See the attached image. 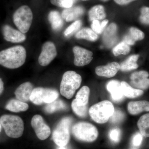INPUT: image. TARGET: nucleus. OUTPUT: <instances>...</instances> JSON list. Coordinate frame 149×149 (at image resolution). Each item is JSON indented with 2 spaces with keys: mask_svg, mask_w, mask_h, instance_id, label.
Here are the masks:
<instances>
[{
  "mask_svg": "<svg viewBox=\"0 0 149 149\" xmlns=\"http://www.w3.org/2000/svg\"><path fill=\"white\" fill-rule=\"evenodd\" d=\"M26 58V50L22 46H15L0 52V65L10 69L22 66Z\"/></svg>",
  "mask_w": 149,
  "mask_h": 149,
  "instance_id": "1",
  "label": "nucleus"
},
{
  "mask_svg": "<svg viewBox=\"0 0 149 149\" xmlns=\"http://www.w3.org/2000/svg\"><path fill=\"white\" fill-rule=\"evenodd\" d=\"M0 123L8 137L17 139L23 134L24 123L19 116L13 115H4L0 118Z\"/></svg>",
  "mask_w": 149,
  "mask_h": 149,
  "instance_id": "2",
  "label": "nucleus"
},
{
  "mask_svg": "<svg viewBox=\"0 0 149 149\" xmlns=\"http://www.w3.org/2000/svg\"><path fill=\"white\" fill-rule=\"evenodd\" d=\"M82 77L80 74L73 71H67L63 74L61 83V94L67 99H71L80 87Z\"/></svg>",
  "mask_w": 149,
  "mask_h": 149,
  "instance_id": "3",
  "label": "nucleus"
},
{
  "mask_svg": "<svg viewBox=\"0 0 149 149\" xmlns=\"http://www.w3.org/2000/svg\"><path fill=\"white\" fill-rule=\"evenodd\" d=\"M114 109L111 102L104 100L91 107L89 112L93 120L97 123L103 124L109 120L113 114Z\"/></svg>",
  "mask_w": 149,
  "mask_h": 149,
  "instance_id": "4",
  "label": "nucleus"
},
{
  "mask_svg": "<svg viewBox=\"0 0 149 149\" xmlns=\"http://www.w3.org/2000/svg\"><path fill=\"white\" fill-rule=\"evenodd\" d=\"M72 133L74 138L82 142L91 143L98 136L97 129L93 124L86 122H80L73 125Z\"/></svg>",
  "mask_w": 149,
  "mask_h": 149,
  "instance_id": "5",
  "label": "nucleus"
},
{
  "mask_svg": "<svg viewBox=\"0 0 149 149\" xmlns=\"http://www.w3.org/2000/svg\"><path fill=\"white\" fill-rule=\"evenodd\" d=\"M72 120L70 117H65L58 123L53 133L54 142L59 147H65L70 139V128Z\"/></svg>",
  "mask_w": 149,
  "mask_h": 149,
  "instance_id": "6",
  "label": "nucleus"
},
{
  "mask_svg": "<svg viewBox=\"0 0 149 149\" xmlns=\"http://www.w3.org/2000/svg\"><path fill=\"white\" fill-rule=\"evenodd\" d=\"M13 21L19 31L23 33L29 31L33 19V13L29 6L24 5L17 9L14 13Z\"/></svg>",
  "mask_w": 149,
  "mask_h": 149,
  "instance_id": "7",
  "label": "nucleus"
},
{
  "mask_svg": "<svg viewBox=\"0 0 149 149\" xmlns=\"http://www.w3.org/2000/svg\"><path fill=\"white\" fill-rule=\"evenodd\" d=\"M58 95V92L55 89L38 87L33 89L30 100L37 105L49 104L56 100Z\"/></svg>",
  "mask_w": 149,
  "mask_h": 149,
  "instance_id": "8",
  "label": "nucleus"
},
{
  "mask_svg": "<svg viewBox=\"0 0 149 149\" xmlns=\"http://www.w3.org/2000/svg\"><path fill=\"white\" fill-rule=\"evenodd\" d=\"M31 125L38 139L42 141L49 138L51 134L50 127L40 115H35L31 120Z\"/></svg>",
  "mask_w": 149,
  "mask_h": 149,
  "instance_id": "9",
  "label": "nucleus"
},
{
  "mask_svg": "<svg viewBox=\"0 0 149 149\" xmlns=\"http://www.w3.org/2000/svg\"><path fill=\"white\" fill-rule=\"evenodd\" d=\"M56 46L52 42H46L43 45L42 52L38 58L39 64L43 66L48 65L56 56Z\"/></svg>",
  "mask_w": 149,
  "mask_h": 149,
  "instance_id": "10",
  "label": "nucleus"
},
{
  "mask_svg": "<svg viewBox=\"0 0 149 149\" xmlns=\"http://www.w3.org/2000/svg\"><path fill=\"white\" fill-rule=\"evenodd\" d=\"M148 72L144 70L136 71L130 76V84L135 89L146 90L149 88Z\"/></svg>",
  "mask_w": 149,
  "mask_h": 149,
  "instance_id": "11",
  "label": "nucleus"
},
{
  "mask_svg": "<svg viewBox=\"0 0 149 149\" xmlns=\"http://www.w3.org/2000/svg\"><path fill=\"white\" fill-rule=\"evenodd\" d=\"M74 54V63L77 66H84L87 65L93 59V53L81 47L75 46L73 48Z\"/></svg>",
  "mask_w": 149,
  "mask_h": 149,
  "instance_id": "12",
  "label": "nucleus"
},
{
  "mask_svg": "<svg viewBox=\"0 0 149 149\" xmlns=\"http://www.w3.org/2000/svg\"><path fill=\"white\" fill-rule=\"evenodd\" d=\"M3 34L5 40L13 43H20L26 40V36L20 31L12 28L8 25L3 27Z\"/></svg>",
  "mask_w": 149,
  "mask_h": 149,
  "instance_id": "13",
  "label": "nucleus"
},
{
  "mask_svg": "<svg viewBox=\"0 0 149 149\" xmlns=\"http://www.w3.org/2000/svg\"><path fill=\"white\" fill-rule=\"evenodd\" d=\"M119 70L120 65L117 62H113L106 65L97 67L95 72L99 76L110 78L114 76Z\"/></svg>",
  "mask_w": 149,
  "mask_h": 149,
  "instance_id": "14",
  "label": "nucleus"
},
{
  "mask_svg": "<svg viewBox=\"0 0 149 149\" xmlns=\"http://www.w3.org/2000/svg\"><path fill=\"white\" fill-rule=\"evenodd\" d=\"M108 91L110 93L113 100L116 102L122 101L125 96L123 93L120 82L117 80H111L107 85Z\"/></svg>",
  "mask_w": 149,
  "mask_h": 149,
  "instance_id": "15",
  "label": "nucleus"
},
{
  "mask_svg": "<svg viewBox=\"0 0 149 149\" xmlns=\"http://www.w3.org/2000/svg\"><path fill=\"white\" fill-rule=\"evenodd\" d=\"M33 90V86L30 82L22 83L17 88L15 92L17 99L24 102L30 100V96Z\"/></svg>",
  "mask_w": 149,
  "mask_h": 149,
  "instance_id": "16",
  "label": "nucleus"
},
{
  "mask_svg": "<svg viewBox=\"0 0 149 149\" xmlns=\"http://www.w3.org/2000/svg\"><path fill=\"white\" fill-rule=\"evenodd\" d=\"M85 9L81 6H74L65 9L62 13V18L67 22L73 21L83 15Z\"/></svg>",
  "mask_w": 149,
  "mask_h": 149,
  "instance_id": "17",
  "label": "nucleus"
},
{
  "mask_svg": "<svg viewBox=\"0 0 149 149\" xmlns=\"http://www.w3.org/2000/svg\"><path fill=\"white\" fill-rule=\"evenodd\" d=\"M117 27L116 24L111 23L104 32L103 40L106 45L111 47L113 45L117 40Z\"/></svg>",
  "mask_w": 149,
  "mask_h": 149,
  "instance_id": "18",
  "label": "nucleus"
},
{
  "mask_svg": "<svg viewBox=\"0 0 149 149\" xmlns=\"http://www.w3.org/2000/svg\"><path fill=\"white\" fill-rule=\"evenodd\" d=\"M145 34L141 30L135 27H130L129 33L123 37V42L128 45H133L136 41L143 40Z\"/></svg>",
  "mask_w": 149,
  "mask_h": 149,
  "instance_id": "19",
  "label": "nucleus"
},
{
  "mask_svg": "<svg viewBox=\"0 0 149 149\" xmlns=\"http://www.w3.org/2000/svg\"><path fill=\"white\" fill-rule=\"evenodd\" d=\"M128 110L132 115H137L143 111H149V102L147 101L130 102L128 105Z\"/></svg>",
  "mask_w": 149,
  "mask_h": 149,
  "instance_id": "20",
  "label": "nucleus"
},
{
  "mask_svg": "<svg viewBox=\"0 0 149 149\" xmlns=\"http://www.w3.org/2000/svg\"><path fill=\"white\" fill-rule=\"evenodd\" d=\"M120 85L123 95L128 98L138 97L143 94V91L142 90L132 88L128 83L124 81L120 82Z\"/></svg>",
  "mask_w": 149,
  "mask_h": 149,
  "instance_id": "21",
  "label": "nucleus"
},
{
  "mask_svg": "<svg viewBox=\"0 0 149 149\" xmlns=\"http://www.w3.org/2000/svg\"><path fill=\"white\" fill-rule=\"evenodd\" d=\"M6 108L13 112H19L26 111L29 108V105L17 99H12L6 105Z\"/></svg>",
  "mask_w": 149,
  "mask_h": 149,
  "instance_id": "22",
  "label": "nucleus"
},
{
  "mask_svg": "<svg viewBox=\"0 0 149 149\" xmlns=\"http://www.w3.org/2000/svg\"><path fill=\"white\" fill-rule=\"evenodd\" d=\"M106 13L103 6L98 5L93 7L88 12V16L90 21L100 20L106 17Z\"/></svg>",
  "mask_w": 149,
  "mask_h": 149,
  "instance_id": "23",
  "label": "nucleus"
},
{
  "mask_svg": "<svg viewBox=\"0 0 149 149\" xmlns=\"http://www.w3.org/2000/svg\"><path fill=\"white\" fill-rule=\"evenodd\" d=\"M48 19L53 30L58 31L63 26L62 17L57 11H51L48 15Z\"/></svg>",
  "mask_w": 149,
  "mask_h": 149,
  "instance_id": "24",
  "label": "nucleus"
},
{
  "mask_svg": "<svg viewBox=\"0 0 149 149\" xmlns=\"http://www.w3.org/2000/svg\"><path fill=\"white\" fill-rule=\"evenodd\" d=\"M139 56V55L130 56L120 64V70L122 71H129L137 69L139 67L137 61Z\"/></svg>",
  "mask_w": 149,
  "mask_h": 149,
  "instance_id": "25",
  "label": "nucleus"
},
{
  "mask_svg": "<svg viewBox=\"0 0 149 149\" xmlns=\"http://www.w3.org/2000/svg\"><path fill=\"white\" fill-rule=\"evenodd\" d=\"M67 109L66 104L61 100H56L48 104L45 107L44 111L46 113H54L58 111L65 110Z\"/></svg>",
  "mask_w": 149,
  "mask_h": 149,
  "instance_id": "26",
  "label": "nucleus"
},
{
  "mask_svg": "<svg viewBox=\"0 0 149 149\" xmlns=\"http://www.w3.org/2000/svg\"><path fill=\"white\" fill-rule=\"evenodd\" d=\"M90 94V88L87 86H83L77 92L75 97L77 104L80 106L87 105Z\"/></svg>",
  "mask_w": 149,
  "mask_h": 149,
  "instance_id": "27",
  "label": "nucleus"
},
{
  "mask_svg": "<svg viewBox=\"0 0 149 149\" xmlns=\"http://www.w3.org/2000/svg\"><path fill=\"white\" fill-rule=\"evenodd\" d=\"M75 37L78 39H84L94 42L97 40L98 37L93 29L85 27L77 32L75 35Z\"/></svg>",
  "mask_w": 149,
  "mask_h": 149,
  "instance_id": "28",
  "label": "nucleus"
},
{
  "mask_svg": "<svg viewBox=\"0 0 149 149\" xmlns=\"http://www.w3.org/2000/svg\"><path fill=\"white\" fill-rule=\"evenodd\" d=\"M137 124L141 134L145 137H149V113L141 116Z\"/></svg>",
  "mask_w": 149,
  "mask_h": 149,
  "instance_id": "29",
  "label": "nucleus"
},
{
  "mask_svg": "<svg viewBox=\"0 0 149 149\" xmlns=\"http://www.w3.org/2000/svg\"><path fill=\"white\" fill-rule=\"evenodd\" d=\"M71 107L74 113L78 116L85 118L88 115V107L87 105L80 106L77 104L75 99L72 101Z\"/></svg>",
  "mask_w": 149,
  "mask_h": 149,
  "instance_id": "30",
  "label": "nucleus"
},
{
  "mask_svg": "<svg viewBox=\"0 0 149 149\" xmlns=\"http://www.w3.org/2000/svg\"><path fill=\"white\" fill-rule=\"evenodd\" d=\"M130 47L125 42H122L113 49V53L115 56H118L123 54L125 55L128 54L130 52Z\"/></svg>",
  "mask_w": 149,
  "mask_h": 149,
  "instance_id": "31",
  "label": "nucleus"
},
{
  "mask_svg": "<svg viewBox=\"0 0 149 149\" xmlns=\"http://www.w3.org/2000/svg\"><path fill=\"white\" fill-rule=\"evenodd\" d=\"M108 22L107 19H104L100 23L99 20H94L91 24V27L94 32L99 34H101L103 32L105 27L108 23Z\"/></svg>",
  "mask_w": 149,
  "mask_h": 149,
  "instance_id": "32",
  "label": "nucleus"
},
{
  "mask_svg": "<svg viewBox=\"0 0 149 149\" xmlns=\"http://www.w3.org/2000/svg\"><path fill=\"white\" fill-rule=\"evenodd\" d=\"M82 24L81 20H77L74 21L65 29L64 32L65 36L67 37L71 36L80 29Z\"/></svg>",
  "mask_w": 149,
  "mask_h": 149,
  "instance_id": "33",
  "label": "nucleus"
},
{
  "mask_svg": "<svg viewBox=\"0 0 149 149\" xmlns=\"http://www.w3.org/2000/svg\"><path fill=\"white\" fill-rule=\"evenodd\" d=\"M141 14L139 17V20L143 24L149 25V7H142L140 10Z\"/></svg>",
  "mask_w": 149,
  "mask_h": 149,
  "instance_id": "34",
  "label": "nucleus"
},
{
  "mask_svg": "<svg viewBox=\"0 0 149 149\" xmlns=\"http://www.w3.org/2000/svg\"><path fill=\"white\" fill-rule=\"evenodd\" d=\"M50 1L54 6L65 8L71 7L73 4L72 0H50Z\"/></svg>",
  "mask_w": 149,
  "mask_h": 149,
  "instance_id": "35",
  "label": "nucleus"
},
{
  "mask_svg": "<svg viewBox=\"0 0 149 149\" xmlns=\"http://www.w3.org/2000/svg\"><path fill=\"white\" fill-rule=\"evenodd\" d=\"M125 117V115L121 110L115 109L113 114L110 118L111 122L113 123H118L122 121Z\"/></svg>",
  "mask_w": 149,
  "mask_h": 149,
  "instance_id": "36",
  "label": "nucleus"
},
{
  "mask_svg": "<svg viewBox=\"0 0 149 149\" xmlns=\"http://www.w3.org/2000/svg\"><path fill=\"white\" fill-rule=\"evenodd\" d=\"M120 130L119 128H114L112 129L109 133V139L114 143H118L120 141Z\"/></svg>",
  "mask_w": 149,
  "mask_h": 149,
  "instance_id": "37",
  "label": "nucleus"
},
{
  "mask_svg": "<svg viewBox=\"0 0 149 149\" xmlns=\"http://www.w3.org/2000/svg\"><path fill=\"white\" fill-rule=\"evenodd\" d=\"M143 135L140 133H137L134 135L132 140V143L135 146H139L142 143L143 141Z\"/></svg>",
  "mask_w": 149,
  "mask_h": 149,
  "instance_id": "38",
  "label": "nucleus"
},
{
  "mask_svg": "<svg viewBox=\"0 0 149 149\" xmlns=\"http://www.w3.org/2000/svg\"><path fill=\"white\" fill-rule=\"evenodd\" d=\"M136 0H114L115 2L120 6L126 5Z\"/></svg>",
  "mask_w": 149,
  "mask_h": 149,
  "instance_id": "39",
  "label": "nucleus"
},
{
  "mask_svg": "<svg viewBox=\"0 0 149 149\" xmlns=\"http://www.w3.org/2000/svg\"><path fill=\"white\" fill-rule=\"evenodd\" d=\"M4 90L3 83L0 78V95L2 93Z\"/></svg>",
  "mask_w": 149,
  "mask_h": 149,
  "instance_id": "40",
  "label": "nucleus"
},
{
  "mask_svg": "<svg viewBox=\"0 0 149 149\" xmlns=\"http://www.w3.org/2000/svg\"><path fill=\"white\" fill-rule=\"evenodd\" d=\"M58 149H66L64 147H60Z\"/></svg>",
  "mask_w": 149,
  "mask_h": 149,
  "instance_id": "41",
  "label": "nucleus"
},
{
  "mask_svg": "<svg viewBox=\"0 0 149 149\" xmlns=\"http://www.w3.org/2000/svg\"><path fill=\"white\" fill-rule=\"evenodd\" d=\"M100 1H102L103 2H107L109 1V0H100Z\"/></svg>",
  "mask_w": 149,
  "mask_h": 149,
  "instance_id": "42",
  "label": "nucleus"
},
{
  "mask_svg": "<svg viewBox=\"0 0 149 149\" xmlns=\"http://www.w3.org/2000/svg\"><path fill=\"white\" fill-rule=\"evenodd\" d=\"M77 0H72V1H73V3H75V2L76 1H77Z\"/></svg>",
  "mask_w": 149,
  "mask_h": 149,
  "instance_id": "43",
  "label": "nucleus"
},
{
  "mask_svg": "<svg viewBox=\"0 0 149 149\" xmlns=\"http://www.w3.org/2000/svg\"><path fill=\"white\" fill-rule=\"evenodd\" d=\"M82 1H88V0H82Z\"/></svg>",
  "mask_w": 149,
  "mask_h": 149,
  "instance_id": "44",
  "label": "nucleus"
},
{
  "mask_svg": "<svg viewBox=\"0 0 149 149\" xmlns=\"http://www.w3.org/2000/svg\"><path fill=\"white\" fill-rule=\"evenodd\" d=\"M1 125H0V131H1Z\"/></svg>",
  "mask_w": 149,
  "mask_h": 149,
  "instance_id": "45",
  "label": "nucleus"
}]
</instances>
